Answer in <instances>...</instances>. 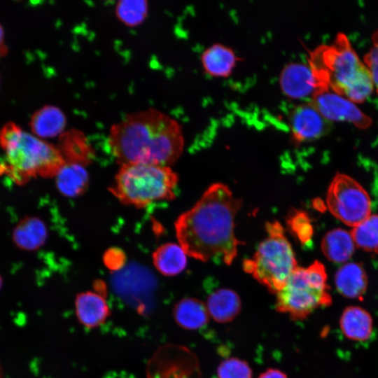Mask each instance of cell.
<instances>
[{
	"label": "cell",
	"instance_id": "cell-15",
	"mask_svg": "<svg viewBox=\"0 0 378 378\" xmlns=\"http://www.w3.org/2000/svg\"><path fill=\"white\" fill-rule=\"evenodd\" d=\"M205 304L209 316L218 323L232 321L241 309V302L238 294L225 288L211 291Z\"/></svg>",
	"mask_w": 378,
	"mask_h": 378
},
{
	"label": "cell",
	"instance_id": "cell-3",
	"mask_svg": "<svg viewBox=\"0 0 378 378\" xmlns=\"http://www.w3.org/2000/svg\"><path fill=\"white\" fill-rule=\"evenodd\" d=\"M309 65L317 81L316 91L329 89L354 103H361L373 90L368 67L343 34H338L332 44L310 52Z\"/></svg>",
	"mask_w": 378,
	"mask_h": 378
},
{
	"label": "cell",
	"instance_id": "cell-28",
	"mask_svg": "<svg viewBox=\"0 0 378 378\" xmlns=\"http://www.w3.org/2000/svg\"><path fill=\"white\" fill-rule=\"evenodd\" d=\"M258 378H288L286 374L278 369L270 368L260 374Z\"/></svg>",
	"mask_w": 378,
	"mask_h": 378
},
{
	"label": "cell",
	"instance_id": "cell-6",
	"mask_svg": "<svg viewBox=\"0 0 378 378\" xmlns=\"http://www.w3.org/2000/svg\"><path fill=\"white\" fill-rule=\"evenodd\" d=\"M266 232V238L260 243L253 257L244 260L243 268L269 291L276 294L298 267L297 261L279 222L267 223Z\"/></svg>",
	"mask_w": 378,
	"mask_h": 378
},
{
	"label": "cell",
	"instance_id": "cell-23",
	"mask_svg": "<svg viewBox=\"0 0 378 378\" xmlns=\"http://www.w3.org/2000/svg\"><path fill=\"white\" fill-rule=\"evenodd\" d=\"M351 234L356 246L371 253H378V214H370L354 227Z\"/></svg>",
	"mask_w": 378,
	"mask_h": 378
},
{
	"label": "cell",
	"instance_id": "cell-8",
	"mask_svg": "<svg viewBox=\"0 0 378 378\" xmlns=\"http://www.w3.org/2000/svg\"><path fill=\"white\" fill-rule=\"evenodd\" d=\"M330 213L338 220L355 227L371 214V200L363 186L349 176L337 174L327 193Z\"/></svg>",
	"mask_w": 378,
	"mask_h": 378
},
{
	"label": "cell",
	"instance_id": "cell-20",
	"mask_svg": "<svg viewBox=\"0 0 378 378\" xmlns=\"http://www.w3.org/2000/svg\"><path fill=\"white\" fill-rule=\"evenodd\" d=\"M355 246L351 232L341 228L328 232L321 241L323 253L335 263L346 262L354 254Z\"/></svg>",
	"mask_w": 378,
	"mask_h": 378
},
{
	"label": "cell",
	"instance_id": "cell-25",
	"mask_svg": "<svg viewBox=\"0 0 378 378\" xmlns=\"http://www.w3.org/2000/svg\"><path fill=\"white\" fill-rule=\"evenodd\" d=\"M292 233L298 239L302 244L311 241L313 235V227L307 214L302 211H294L287 220Z\"/></svg>",
	"mask_w": 378,
	"mask_h": 378
},
{
	"label": "cell",
	"instance_id": "cell-30",
	"mask_svg": "<svg viewBox=\"0 0 378 378\" xmlns=\"http://www.w3.org/2000/svg\"><path fill=\"white\" fill-rule=\"evenodd\" d=\"M1 285H2V278H1V276L0 275V288L1 287Z\"/></svg>",
	"mask_w": 378,
	"mask_h": 378
},
{
	"label": "cell",
	"instance_id": "cell-13",
	"mask_svg": "<svg viewBox=\"0 0 378 378\" xmlns=\"http://www.w3.org/2000/svg\"><path fill=\"white\" fill-rule=\"evenodd\" d=\"M340 328L349 340L365 342L372 335V318L365 309L358 306H349L344 309L340 316Z\"/></svg>",
	"mask_w": 378,
	"mask_h": 378
},
{
	"label": "cell",
	"instance_id": "cell-22",
	"mask_svg": "<svg viewBox=\"0 0 378 378\" xmlns=\"http://www.w3.org/2000/svg\"><path fill=\"white\" fill-rule=\"evenodd\" d=\"M48 231L41 220L28 218L22 220L13 231V241L20 248L32 251L41 246L46 241Z\"/></svg>",
	"mask_w": 378,
	"mask_h": 378
},
{
	"label": "cell",
	"instance_id": "cell-29",
	"mask_svg": "<svg viewBox=\"0 0 378 378\" xmlns=\"http://www.w3.org/2000/svg\"><path fill=\"white\" fill-rule=\"evenodd\" d=\"M8 52V48L4 41V31L0 24V55H6Z\"/></svg>",
	"mask_w": 378,
	"mask_h": 378
},
{
	"label": "cell",
	"instance_id": "cell-9",
	"mask_svg": "<svg viewBox=\"0 0 378 378\" xmlns=\"http://www.w3.org/2000/svg\"><path fill=\"white\" fill-rule=\"evenodd\" d=\"M310 103L328 121L348 122L361 129L371 125L370 117L363 113L355 103L329 89L315 92Z\"/></svg>",
	"mask_w": 378,
	"mask_h": 378
},
{
	"label": "cell",
	"instance_id": "cell-24",
	"mask_svg": "<svg viewBox=\"0 0 378 378\" xmlns=\"http://www.w3.org/2000/svg\"><path fill=\"white\" fill-rule=\"evenodd\" d=\"M115 10L121 22L128 27H136L146 18L148 6L144 0H122L117 3Z\"/></svg>",
	"mask_w": 378,
	"mask_h": 378
},
{
	"label": "cell",
	"instance_id": "cell-26",
	"mask_svg": "<svg viewBox=\"0 0 378 378\" xmlns=\"http://www.w3.org/2000/svg\"><path fill=\"white\" fill-rule=\"evenodd\" d=\"M218 378H252L248 364L240 358L232 357L223 360L217 368Z\"/></svg>",
	"mask_w": 378,
	"mask_h": 378
},
{
	"label": "cell",
	"instance_id": "cell-18",
	"mask_svg": "<svg viewBox=\"0 0 378 378\" xmlns=\"http://www.w3.org/2000/svg\"><path fill=\"white\" fill-rule=\"evenodd\" d=\"M56 185L59 191L66 197H76L87 188L89 176L81 162L65 160L57 175Z\"/></svg>",
	"mask_w": 378,
	"mask_h": 378
},
{
	"label": "cell",
	"instance_id": "cell-27",
	"mask_svg": "<svg viewBox=\"0 0 378 378\" xmlns=\"http://www.w3.org/2000/svg\"><path fill=\"white\" fill-rule=\"evenodd\" d=\"M364 62L372 76L374 87L378 92V31L372 36V46L365 55Z\"/></svg>",
	"mask_w": 378,
	"mask_h": 378
},
{
	"label": "cell",
	"instance_id": "cell-7",
	"mask_svg": "<svg viewBox=\"0 0 378 378\" xmlns=\"http://www.w3.org/2000/svg\"><path fill=\"white\" fill-rule=\"evenodd\" d=\"M331 302L326 269L316 260L307 267L295 270L276 293V309L293 320H303Z\"/></svg>",
	"mask_w": 378,
	"mask_h": 378
},
{
	"label": "cell",
	"instance_id": "cell-17",
	"mask_svg": "<svg viewBox=\"0 0 378 378\" xmlns=\"http://www.w3.org/2000/svg\"><path fill=\"white\" fill-rule=\"evenodd\" d=\"M176 323L188 330H197L209 323V314L206 304L194 298H185L179 300L173 310Z\"/></svg>",
	"mask_w": 378,
	"mask_h": 378
},
{
	"label": "cell",
	"instance_id": "cell-10",
	"mask_svg": "<svg viewBox=\"0 0 378 378\" xmlns=\"http://www.w3.org/2000/svg\"><path fill=\"white\" fill-rule=\"evenodd\" d=\"M288 124L295 144L311 141L326 134L329 129L325 119L311 103L295 106L290 111Z\"/></svg>",
	"mask_w": 378,
	"mask_h": 378
},
{
	"label": "cell",
	"instance_id": "cell-16",
	"mask_svg": "<svg viewBox=\"0 0 378 378\" xmlns=\"http://www.w3.org/2000/svg\"><path fill=\"white\" fill-rule=\"evenodd\" d=\"M239 60L232 48L218 43L209 46L201 55L204 71L214 77H227Z\"/></svg>",
	"mask_w": 378,
	"mask_h": 378
},
{
	"label": "cell",
	"instance_id": "cell-14",
	"mask_svg": "<svg viewBox=\"0 0 378 378\" xmlns=\"http://www.w3.org/2000/svg\"><path fill=\"white\" fill-rule=\"evenodd\" d=\"M335 284L337 291L344 297L361 300L368 286V278L361 264L348 262L337 271Z\"/></svg>",
	"mask_w": 378,
	"mask_h": 378
},
{
	"label": "cell",
	"instance_id": "cell-19",
	"mask_svg": "<svg viewBox=\"0 0 378 378\" xmlns=\"http://www.w3.org/2000/svg\"><path fill=\"white\" fill-rule=\"evenodd\" d=\"M31 130L41 139L51 138L60 134L66 126L64 113L54 106H45L37 110L29 122Z\"/></svg>",
	"mask_w": 378,
	"mask_h": 378
},
{
	"label": "cell",
	"instance_id": "cell-5",
	"mask_svg": "<svg viewBox=\"0 0 378 378\" xmlns=\"http://www.w3.org/2000/svg\"><path fill=\"white\" fill-rule=\"evenodd\" d=\"M178 176L167 166L121 164L111 192L121 202L144 207L158 200H172Z\"/></svg>",
	"mask_w": 378,
	"mask_h": 378
},
{
	"label": "cell",
	"instance_id": "cell-21",
	"mask_svg": "<svg viewBox=\"0 0 378 378\" xmlns=\"http://www.w3.org/2000/svg\"><path fill=\"white\" fill-rule=\"evenodd\" d=\"M187 253L178 244L167 243L153 253V261L157 270L165 276H176L187 265Z\"/></svg>",
	"mask_w": 378,
	"mask_h": 378
},
{
	"label": "cell",
	"instance_id": "cell-12",
	"mask_svg": "<svg viewBox=\"0 0 378 378\" xmlns=\"http://www.w3.org/2000/svg\"><path fill=\"white\" fill-rule=\"evenodd\" d=\"M75 308L79 322L89 328L104 323L110 314L106 299L100 293L93 291L79 293L76 298Z\"/></svg>",
	"mask_w": 378,
	"mask_h": 378
},
{
	"label": "cell",
	"instance_id": "cell-4",
	"mask_svg": "<svg viewBox=\"0 0 378 378\" xmlns=\"http://www.w3.org/2000/svg\"><path fill=\"white\" fill-rule=\"evenodd\" d=\"M0 148L3 151L0 175L19 186L37 177H55L65 162L57 147L13 122L0 130Z\"/></svg>",
	"mask_w": 378,
	"mask_h": 378
},
{
	"label": "cell",
	"instance_id": "cell-1",
	"mask_svg": "<svg viewBox=\"0 0 378 378\" xmlns=\"http://www.w3.org/2000/svg\"><path fill=\"white\" fill-rule=\"evenodd\" d=\"M241 201L221 183L210 186L197 203L175 223L178 244L187 255L202 262L230 265L242 244L235 236V216Z\"/></svg>",
	"mask_w": 378,
	"mask_h": 378
},
{
	"label": "cell",
	"instance_id": "cell-2",
	"mask_svg": "<svg viewBox=\"0 0 378 378\" xmlns=\"http://www.w3.org/2000/svg\"><path fill=\"white\" fill-rule=\"evenodd\" d=\"M108 141L120 165L169 167L181 156L184 146L179 123L155 108L127 114L111 127Z\"/></svg>",
	"mask_w": 378,
	"mask_h": 378
},
{
	"label": "cell",
	"instance_id": "cell-11",
	"mask_svg": "<svg viewBox=\"0 0 378 378\" xmlns=\"http://www.w3.org/2000/svg\"><path fill=\"white\" fill-rule=\"evenodd\" d=\"M283 93L292 99L312 96L318 90L315 76L309 64L290 62L284 66L279 76Z\"/></svg>",
	"mask_w": 378,
	"mask_h": 378
}]
</instances>
